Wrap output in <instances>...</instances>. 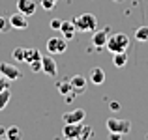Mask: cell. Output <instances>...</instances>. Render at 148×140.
<instances>
[{
	"label": "cell",
	"mask_w": 148,
	"mask_h": 140,
	"mask_svg": "<svg viewBox=\"0 0 148 140\" xmlns=\"http://www.w3.org/2000/svg\"><path fill=\"white\" fill-rule=\"evenodd\" d=\"M105 47H107V50L111 54L114 52H126L127 47H130V36L127 34H112V36L107 37V43H105Z\"/></svg>",
	"instance_id": "cell-1"
},
{
	"label": "cell",
	"mask_w": 148,
	"mask_h": 140,
	"mask_svg": "<svg viewBox=\"0 0 148 140\" xmlns=\"http://www.w3.org/2000/svg\"><path fill=\"white\" fill-rule=\"evenodd\" d=\"M73 24H75L77 32H94L98 28V17L94 13H83L73 19Z\"/></svg>",
	"instance_id": "cell-2"
},
{
	"label": "cell",
	"mask_w": 148,
	"mask_h": 140,
	"mask_svg": "<svg viewBox=\"0 0 148 140\" xmlns=\"http://www.w3.org/2000/svg\"><path fill=\"white\" fill-rule=\"evenodd\" d=\"M107 129H109V133L127 135V133H130V131H131V122H130V120L109 118V120H107Z\"/></svg>",
	"instance_id": "cell-3"
},
{
	"label": "cell",
	"mask_w": 148,
	"mask_h": 140,
	"mask_svg": "<svg viewBox=\"0 0 148 140\" xmlns=\"http://www.w3.org/2000/svg\"><path fill=\"white\" fill-rule=\"evenodd\" d=\"M83 122L81 123H66L64 129H62V137L66 140H81V135H83Z\"/></svg>",
	"instance_id": "cell-4"
},
{
	"label": "cell",
	"mask_w": 148,
	"mask_h": 140,
	"mask_svg": "<svg viewBox=\"0 0 148 140\" xmlns=\"http://www.w3.org/2000/svg\"><path fill=\"white\" fill-rule=\"evenodd\" d=\"M45 47H47L49 54H62L68 49V39H64V37H49Z\"/></svg>",
	"instance_id": "cell-5"
},
{
	"label": "cell",
	"mask_w": 148,
	"mask_h": 140,
	"mask_svg": "<svg viewBox=\"0 0 148 140\" xmlns=\"http://www.w3.org/2000/svg\"><path fill=\"white\" fill-rule=\"evenodd\" d=\"M0 73L6 75L11 82H13V80H19L23 77L21 69H19L17 65H13V64H8V62H0Z\"/></svg>",
	"instance_id": "cell-6"
},
{
	"label": "cell",
	"mask_w": 148,
	"mask_h": 140,
	"mask_svg": "<svg viewBox=\"0 0 148 140\" xmlns=\"http://www.w3.org/2000/svg\"><path fill=\"white\" fill-rule=\"evenodd\" d=\"M41 71L47 73L49 77L58 75V65H56V62H54L53 56H41Z\"/></svg>",
	"instance_id": "cell-7"
},
{
	"label": "cell",
	"mask_w": 148,
	"mask_h": 140,
	"mask_svg": "<svg viewBox=\"0 0 148 140\" xmlns=\"http://www.w3.org/2000/svg\"><path fill=\"white\" fill-rule=\"evenodd\" d=\"M36 10H38L36 0H17V11H21V13L26 15V17L34 15Z\"/></svg>",
	"instance_id": "cell-8"
},
{
	"label": "cell",
	"mask_w": 148,
	"mask_h": 140,
	"mask_svg": "<svg viewBox=\"0 0 148 140\" xmlns=\"http://www.w3.org/2000/svg\"><path fill=\"white\" fill-rule=\"evenodd\" d=\"M8 19H10L11 28H17V30H26V28H28V17H26V15H23L21 11L13 13L11 17H8Z\"/></svg>",
	"instance_id": "cell-9"
},
{
	"label": "cell",
	"mask_w": 148,
	"mask_h": 140,
	"mask_svg": "<svg viewBox=\"0 0 148 140\" xmlns=\"http://www.w3.org/2000/svg\"><path fill=\"white\" fill-rule=\"evenodd\" d=\"M84 116H86V112H84L83 108H75V110H71V112L62 114V120H64V123H81L84 120Z\"/></svg>",
	"instance_id": "cell-10"
},
{
	"label": "cell",
	"mask_w": 148,
	"mask_h": 140,
	"mask_svg": "<svg viewBox=\"0 0 148 140\" xmlns=\"http://www.w3.org/2000/svg\"><path fill=\"white\" fill-rule=\"evenodd\" d=\"M107 37H109V28L103 30H94V36H92V43H94L96 49H101L107 43Z\"/></svg>",
	"instance_id": "cell-11"
},
{
	"label": "cell",
	"mask_w": 148,
	"mask_h": 140,
	"mask_svg": "<svg viewBox=\"0 0 148 140\" xmlns=\"http://www.w3.org/2000/svg\"><path fill=\"white\" fill-rule=\"evenodd\" d=\"M60 32H62V37H64V39H73L75 34H77V28H75V24H73V21H62Z\"/></svg>",
	"instance_id": "cell-12"
},
{
	"label": "cell",
	"mask_w": 148,
	"mask_h": 140,
	"mask_svg": "<svg viewBox=\"0 0 148 140\" xmlns=\"http://www.w3.org/2000/svg\"><path fill=\"white\" fill-rule=\"evenodd\" d=\"M88 79H90L92 84H96V86H101V84L105 82V71L101 67H92L90 69V75H88Z\"/></svg>",
	"instance_id": "cell-13"
},
{
	"label": "cell",
	"mask_w": 148,
	"mask_h": 140,
	"mask_svg": "<svg viewBox=\"0 0 148 140\" xmlns=\"http://www.w3.org/2000/svg\"><path fill=\"white\" fill-rule=\"evenodd\" d=\"M69 82H71L73 90H75L77 93H81V92L86 90V79H84L83 75H73L71 79H69Z\"/></svg>",
	"instance_id": "cell-14"
},
{
	"label": "cell",
	"mask_w": 148,
	"mask_h": 140,
	"mask_svg": "<svg viewBox=\"0 0 148 140\" xmlns=\"http://www.w3.org/2000/svg\"><path fill=\"white\" fill-rule=\"evenodd\" d=\"M41 54L38 49H25V62L26 64H32V62H40Z\"/></svg>",
	"instance_id": "cell-15"
},
{
	"label": "cell",
	"mask_w": 148,
	"mask_h": 140,
	"mask_svg": "<svg viewBox=\"0 0 148 140\" xmlns=\"http://www.w3.org/2000/svg\"><path fill=\"white\" fill-rule=\"evenodd\" d=\"M6 138L8 140H21L23 138V133L17 125H11V127H6Z\"/></svg>",
	"instance_id": "cell-16"
},
{
	"label": "cell",
	"mask_w": 148,
	"mask_h": 140,
	"mask_svg": "<svg viewBox=\"0 0 148 140\" xmlns=\"http://www.w3.org/2000/svg\"><path fill=\"white\" fill-rule=\"evenodd\" d=\"M112 64H114V67H124L127 64V54L126 52H114L112 54Z\"/></svg>",
	"instance_id": "cell-17"
},
{
	"label": "cell",
	"mask_w": 148,
	"mask_h": 140,
	"mask_svg": "<svg viewBox=\"0 0 148 140\" xmlns=\"http://www.w3.org/2000/svg\"><path fill=\"white\" fill-rule=\"evenodd\" d=\"M56 88H58V92H60L64 97H66V95H69L71 92H75L69 80H62V82H58V84H56Z\"/></svg>",
	"instance_id": "cell-18"
},
{
	"label": "cell",
	"mask_w": 148,
	"mask_h": 140,
	"mask_svg": "<svg viewBox=\"0 0 148 140\" xmlns=\"http://www.w3.org/2000/svg\"><path fill=\"white\" fill-rule=\"evenodd\" d=\"M10 99H11V90H10V88H8V90H2V92H0V110H4V108L8 107Z\"/></svg>",
	"instance_id": "cell-19"
},
{
	"label": "cell",
	"mask_w": 148,
	"mask_h": 140,
	"mask_svg": "<svg viewBox=\"0 0 148 140\" xmlns=\"http://www.w3.org/2000/svg\"><path fill=\"white\" fill-rule=\"evenodd\" d=\"M135 39L137 41H148V26H139L135 30Z\"/></svg>",
	"instance_id": "cell-20"
},
{
	"label": "cell",
	"mask_w": 148,
	"mask_h": 140,
	"mask_svg": "<svg viewBox=\"0 0 148 140\" xmlns=\"http://www.w3.org/2000/svg\"><path fill=\"white\" fill-rule=\"evenodd\" d=\"M11 56H13L17 62H25V47H15L13 52H11Z\"/></svg>",
	"instance_id": "cell-21"
},
{
	"label": "cell",
	"mask_w": 148,
	"mask_h": 140,
	"mask_svg": "<svg viewBox=\"0 0 148 140\" xmlns=\"http://www.w3.org/2000/svg\"><path fill=\"white\" fill-rule=\"evenodd\" d=\"M92 137H94V129H92L90 125H84L83 135H81V140H88V138H92Z\"/></svg>",
	"instance_id": "cell-22"
},
{
	"label": "cell",
	"mask_w": 148,
	"mask_h": 140,
	"mask_svg": "<svg viewBox=\"0 0 148 140\" xmlns=\"http://www.w3.org/2000/svg\"><path fill=\"white\" fill-rule=\"evenodd\" d=\"M10 84H11V80L8 79L6 75H2V73H0V92H2V90H8V88H10Z\"/></svg>",
	"instance_id": "cell-23"
},
{
	"label": "cell",
	"mask_w": 148,
	"mask_h": 140,
	"mask_svg": "<svg viewBox=\"0 0 148 140\" xmlns=\"http://www.w3.org/2000/svg\"><path fill=\"white\" fill-rule=\"evenodd\" d=\"M10 28H11L10 19H8V17H0V32H8Z\"/></svg>",
	"instance_id": "cell-24"
},
{
	"label": "cell",
	"mask_w": 148,
	"mask_h": 140,
	"mask_svg": "<svg viewBox=\"0 0 148 140\" xmlns=\"http://www.w3.org/2000/svg\"><path fill=\"white\" fill-rule=\"evenodd\" d=\"M56 2L58 0H41V7H43L45 11H51L54 6H56Z\"/></svg>",
	"instance_id": "cell-25"
},
{
	"label": "cell",
	"mask_w": 148,
	"mask_h": 140,
	"mask_svg": "<svg viewBox=\"0 0 148 140\" xmlns=\"http://www.w3.org/2000/svg\"><path fill=\"white\" fill-rule=\"evenodd\" d=\"M30 65V69H32L34 73H40L41 71V60L40 62H32V64H28Z\"/></svg>",
	"instance_id": "cell-26"
},
{
	"label": "cell",
	"mask_w": 148,
	"mask_h": 140,
	"mask_svg": "<svg viewBox=\"0 0 148 140\" xmlns=\"http://www.w3.org/2000/svg\"><path fill=\"white\" fill-rule=\"evenodd\" d=\"M60 24H62L60 19H53V21H51V28L53 30H60Z\"/></svg>",
	"instance_id": "cell-27"
},
{
	"label": "cell",
	"mask_w": 148,
	"mask_h": 140,
	"mask_svg": "<svg viewBox=\"0 0 148 140\" xmlns=\"http://www.w3.org/2000/svg\"><path fill=\"white\" fill-rule=\"evenodd\" d=\"M124 135H118V133H109V140H122Z\"/></svg>",
	"instance_id": "cell-28"
},
{
	"label": "cell",
	"mask_w": 148,
	"mask_h": 140,
	"mask_svg": "<svg viewBox=\"0 0 148 140\" xmlns=\"http://www.w3.org/2000/svg\"><path fill=\"white\" fill-rule=\"evenodd\" d=\"M118 108H120L118 103H111V110H118Z\"/></svg>",
	"instance_id": "cell-29"
},
{
	"label": "cell",
	"mask_w": 148,
	"mask_h": 140,
	"mask_svg": "<svg viewBox=\"0 0 148 140\" xmlns=\"http://www.w3.org/2000/svg\"><path fill=\"white\" fill-rule=\"evenodd\" d=\"M6 137V127H0V138Z\"/></svg>",
	"instance_id": "cell-30"
},
{
	"label": "cell",
	"mask_w": 148,
	"mask_h": 140,
	"mask_svg": "<svg viewBox=\"0 0 148 140\" xmlns=\"http://www.w3.org/2000/svg\"><path fill=\"white\" fill-rule=\"evenodd\" d=\"M0 140H8V138H0Z\"/></svg>",
	"instance_id": "cell-31"
},
{
	"label": "cell",
	"mask_w": 148,
	"mask_h": 140,
	"mask_svg": "<svg viewBox=\"0 0 148 140\" xmlns=\"http://www.w3.org/2000/svg\"><path fill=\"white\" fill-rule=\"evenodd\" d=\"M114 2H120V0H114Z\"/></svg>",
	"instance_id": "cell-32"
}]
</instances>
